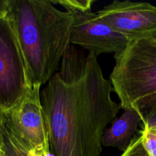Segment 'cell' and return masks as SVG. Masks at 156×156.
<instances>
[{
    "label": "cell",
    "instance_id": "obj_5",
    "mask_svg": "<svg viewBox=\"0 0 156 156\" xmlns=\"http://www.w3.org/2000/svg\"><path fill=\"white\" fill-rule=\"evenodd\" d=\"M32 87L28 67L8 13L0 20V107L4 113L13 108Z\"/></svg>",
    "mask_w": 156,
    "mask_h": 156
},
{
    "label": "cell",
    "instance_id": "obj_15",
    "mask_svg": "<svg viewBox=\"0 0 156 156\" xmlns=\"http://www.w3.org/2000/svg\"><path fill=\"white\" fill-rule=\"evenodd\" d=\"M0 156H3V151H2V143H1V138H0Z\"/></svg>",
    "mask_w": 156,
    "mask_h": 156
},
{
    "label": "cell",
    "instance_id": "obj_4",
    "mask_svg": "<svg viewBox=\"0 0 156 156\" xmlns=\"http://www.w3.org/2000/svg\"><path fill=\"white\" fill-rule=\"evenodd\" d=\"M59 5L73 16L72 45L79 46L96 56L102 53L114 54L123 51L129 41L113 30L91 10L94 0H57Z\"/></svg>",
    "mask_w": 156,
    "mask_h": 156
},
{
    "label": "cell",
    "instance_id": "obj_1",
    "mask_svg": "<svg viewBox=\"0 0 156 156\" xmlns=\"http://www.w3.org/2000/svg\"><path fill=\"white\" fill-rule=\"evenodd\" d=\"M93 53L70 45L41 91L53 156H100L102 139L121 108Z\"/></svg>",
    "mask_w": 156,
    "mask_h": 156
},
{
    "label": "cell",
    "instance_id": "obj_11",
    "mask_svg": "<svg viewBox=\"0 0 156 156\" xmlns=\"http://www.w3.org/2000/svg\"><path fill=\"white\" fill-rule=\"evenodd\" d=\"M120 156H149L143 145L140 131H138V134L133 139L127 149Z\"/></svg>",
    "mask_w": 156,
    "mask_h": 156
},
{
    "label": "cell",
    "instance_id": "obj_6",
    "mask_svg": "<svg viewBox=\"0 0 156 156\" xmlns=\"http://www.w3.org/2000/svg\"><path fill=\"white\" fill-rule=\"evenodd\" d=\"M41 91V86L33 85L13 108L5 113V123L27 152L50 156V140Z\"/></svg>",
    "mask_w": 156,
    "mask_h": 156
},
{
    "label": "cell",
    "instance_id": "obj_12",
    "mask_svg": "<svg viewBox=\"0 0 156 156\" xmlns=\"http://www.w3.org/2000/svg\"><path fill=\"white\" fill-rule=\"evenodd\" d=\"M142 127H146L150 130L156 131V108L149 116L146 123L142 124Z\"/></svg>",
    "mask_w": 156,
    "mask_h": 156
},
{
    "label": "cell",
    "instance_id": "obj_8",
    "mask_svg": "<svg viewBox=\"0 0 156 156\" xmlns=\"http://www.w3.org/2000/svg\"><path fill=\"white\" fill-rule=\"evenodd\" d=\"M142 118L137 111L132 109L123 110L121 117L116 118L111 126L105 130L102 139V146L117 148L125 152L135 137Z\"/></svg>",
    "mask_w": 156,
    "mask_h": 156
},
{
    "label": "cell",
    "instance_id": "obj_10",
    "mask_svg": "<svg viewBox=\"0 0 156 156\" xmlns=\"http://www.w3.org/2000/svg\"><path fill=\"white\" fill-rule=\"evenodd\" d=\"M144 149L149 156H156V131L142 127L140 130Z\"/></svg>",
    "mask_w": 156,
    "mask_h": 156
},
{
    "label": "cell",
    "instance_id": "obj_7",
    "mask_svg": "<svg viewBox=\"0 0 156 156\" xmlns=\"http://www.w3.org/2000/svg\"><path fill=\"white\" fill-rule=\"evenodd\" d=\"M97 15L129 42L156 37V6L150 3L115 0Z\"/></svg>",
    "mask_w": 156,
    "mask_h": 156
},
{
    "label": "cell",
    "instance_id": "obj_14",
    "mask_svg": "<svg viewBox=\"0 0 156 156\" xmlns=\"http://www.w3.org/2000/svg\"><path fill=\"white\" fill-rule=\"evenodd\" d=\"M4 122H5V113L2 108L0 107V138H1V134L2 132L3 126H4Z\"/></svg>",
    "mask_w": 156,
    "mask_h": 156
},
{
    "label": "cell",
    "instance_id": "obj_2",
    "mask_svg": "<svg viewBox=\"0 0 156 156\" xmlns=\"http://www.w3.org/2000/svg\"><path fill=\"white\" fill-rule=\"evenodd\" d=\"M9 14L33 85H45L71 45L73 16L51 0H10Z\"/></svg>",
    "mask_w": 156,
    "mask_h": 156
},
{
    "label": "cell",
    "instance_id": "obj_3",
    "mask_svg": "<svg viewBox=\"0 0 156 156\" xmlns=\"http://www.w3.org/2000/svg\"><path fill=\"white\" fill-rule=\"evenodd\" d=\"M114 59L113 91L122 109L137 111L143 124L156 108V37L131 41Z\"/></svg>",
    "mask_w": 156,
    "mask_h": 156
},
{
    "label": "cell",
    "instance_id": "obj_9",
    "mask_svg": "<svg viewBox=\"0 0 156 156\" xmlns=\"http://www.w3.org/2000/svg\"><path fill=\"white\" fill-rule=\"evenodd\" d=\"M1 143L3 156H41L27 152L14 136L5 122L1 134Z\"/></svg>",
    "mask_w": 156,
    "mask_h": 156
},
{
    "label": "cell",
    "instance_id": "obj_13",
    "mask_svg": "<svg viewBox=\"0 0 156 156\" xmlns=\"http://www.w3.org/2000/svg\"><path fill=\"white\" fill-rule=\"evenodd\" d=\"M9 6H10V0H0V20L8 15Z\"/></svg>",
    "mask_w": 156,
    "mask_h": 156
}]
</instances>
